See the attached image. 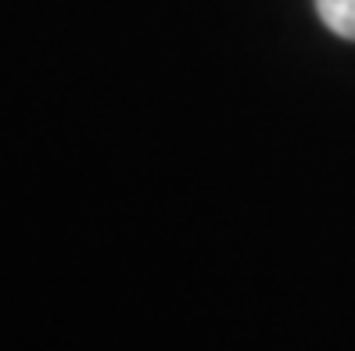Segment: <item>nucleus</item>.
<instances>
[{
	"instance_id": "obj_1",
	"label": "nucleus",
	"mask_w": 355,
	"mask_h": 351,
	"mask_svg": "<svg viewBox=\"0 0 355 351\" xmlns=\"http://www.w3.org/2000/svg\"><path fill=\"white\" fill-rule=\"evenodd\" d=\"M316 11L330 33L341 39H355V0H316Z\"/></svg>"
}]
</instances>
